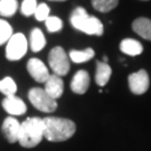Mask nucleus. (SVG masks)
Listing matches in <instances>:
<instances>
[{"label": "nucleus", "mask_w": 151, "mask_h": 151, "mask_svg": "<svg viewBox=\"0 0 151 151\" xmlns=\"http://www.w3.org/2000/svg\"><path fill=\"white\" fill-rule=\"evenodd\" d=\"M44 138L52 142H62L72 138L76 131L75 123L68 119L47 116L43 119Z\"/></svg>", "instance_id": "1"}, {"label": "nucleus", "mask_w": 151, "mask_h": 151, "mask_svg": "<svg viewBox=\"0 0 151 151\" xmlns=\"http://www.w3.org/2000/svg\"><path fill=\"white\" fill-rule=\"evenodd\" d=\"M44 138V123L40 118H28L20 123L18 142L24 148H34Z\"/></svg>", "instance_id": "2"}, {"label": "nucleus", "mask_w": 151, "mask_h": 151, "mask_svg": "<svg viewBox=\"0 0 151 151\" xmlns=\"http://www.w3.org/2000/svg\"><path fill=\"white\" fill-rule=\"evenodd\" d=\"M70 24L72 26L80 30L87 34V35H97L101 36L103 34L104 27L100 19L96 17L90 16L86 10L82 7H77L70 15Z\"/></svg>", "instance_id": "3"}, {"label": "nucleus", "mask_w": 151, "mask_h": 151, "mask_svg": "<svg viewBox=\"0 0 151 151\" xmlns=\"http://www.w3.org/2000/svg\"><path fill=\"white\" fill-rule=\"evenodd\" d=\"M28 99L35 108L45 113H52L57 109L56 100L52 99L45 92V90L40 88V87L32 88L28 92Z\"/></svg>", "instance_id": "4"}, {"label": "nucleus", "mask_w": 151, "mask_h": 151, "mask_svg": "<svg viewBox=\"0 0 151 151\" xmlns=\"http://www.w3.org/2000/svg\"><path fill=\"white\" fill-rule=\"evenodd\" d=\"M28 43L26 37L22 32L12 34V36L7 42L6 57L9 60H18L22 58L27 53Z\"/></svg>", "instance_id": "5"}, {"label": "nucleus", "mask_w": 151, "mask_h": 151, "mask_svg": "<svg viewBox=\"0 0 151 151\" xmlns=\"http://www.w3.org/2000/svg\"><path fill=\"white\" fill-rule=\"evenodd\" d=\"M48 63L55 75L64 76L70 70V60L68 56L65 53L64 48L56 46L50 50L48 56Z\"/></svg>", "instance_id": "6"}, {"label": "nucleus", "mask_w": 151, "mask_h": 151, "mask_svg": "<svg viewBox=\"0 0 151 151\" xmlns=\"http://www.w3.org/2000/svg\"><path fill=\"white\" fill-rule=\"evenodd\" d=\"M128 82H129L130 91L137 95H141V94L146 93L150 85L149 75H148L147 70H140L135 73L130 74L128 77Z\"/></svg>", "instance_id": "7"}, {"label": "nucleus", "mask_w": 151, "mask_h": 151, "mask_svg": "<svg viewBox=\"0 0 151 151\" xmlns=\"http://www.w3.org/2000/svg\"><path fill=\"white\" fill-rule=\"evenodd\" d=\"M27 70L32 78L38 83H45L50 75L46 65L38 58H30L28 60Z\"/></svg>", "instance_id": "8"}, {"label": "nucleus", "mask_w": 151, "mask_h": 151, "mask_svg": "<svg viewBox=\"0 0 151 151\" xmlns=\"http://www.w3.org/2000/svg\"><path fill=\"white\" fill-rule=\"evenodd\" d=\"M2 108L10 115H22L27 111V106L25 102L16 95L6 97L2 101Z\"/></svg>", "instance_id": "9"}, {"label": "nucleus", "mask_w": 151, "mask_h": 151, "mask_svg": "<svg viewBox=\"0 0 151 151\" xmlns=\"http://www.w3.org/2000/svg\"><path fill=\"white\" fill-rule=\"evenodd\" d=\"M90 80L91 78L86 70H77L70 82V90L76 94H84L90 86Z\"/></svg>", "instance_id": "10"}, {"label": "nucleus", "mask_w": 151, "mask_h": 151, "mask_svg": "<svg viewBox=\"0 0 151 151\" xmlns=\"http://www.w3.org/2000/svg\"><path fill=\"white\" fill-rule=\"evenodd\" d=\"M44 90L52 99L57 100L63 95L64 82L60 78V76H57L55 74L49 75L48 80L45 82V88Z\"/></svg>", "instance_id": "11"}, {"label": "nucleus", "mask_w": 151, "mask_h": 151, "mask_svg": "<svg viewBox=\"0 0 151 151\" xmlns=\"http://www.w3.org/2000/svg\"><path fill=\"white\" fill-rule=\"evenodd\" d=\"M19 130H20V123L18 122V120L12 116H8L2 123V133L10 143H15L18 141Z\"/></svg>", "instance_id": "12"}, {"label": "nucleus", "mask_w": 151, "mask_h": 151, "mask_svg": "<svg viewBox=\"0 0 151 151\" xmlns=\"http://www.w3.org/2000/svg\"><path fill=\"white\" fill-rule=\"evenodd\" d=\"M132 29L134 30L140 37L147 40H151V20L145 17L137 18L132 22Z\"/></svg>", "instance_id": "13"}, {"label": "nucleus", "mask_w": 151, "mask_h": 151, "mask_svg": "<svg viewBox=\"0 0 151 151\" xmlns=\"http://www.w3.org/2000/svg\"><path fill=\"white\" fill-rule=\"evenodd\" d=\"M121 52L129 56H138L143 52V46L140 42L132 39V38H125L120 44Z\"/></svg>", "instance_id": "14"}, {"label": "nucleus", "mask_w": 151, "mask_h": 151, "mask_svg": "<svg viewBox=\"0 0 151 151\" xmlns=\"http://www.w3.org/2000/svg\"><path fill=\"white\" fill-rule=\"evenodd\" d=\"M112 74V70L108 63L97 62L96 63V73H95V82L99 86H104L108 84L109 80Z\"/></svg>", "instance_id": "15"}, {"label": "nucleus", "mask_w": 151, "mask_h": 151, "mask_svg": "<svg viewBox=\"0 0 151 151\" xmlns=\"http://www.w3.org/2000/svg\"><path fill=\"white\" fill-rule=\"evenodd\" d=\"M45 45H46V38L44 36L43 32L39 28L32 29L30 34V48L32 52L37 53L42 50L45 47Z\"/></svg>", "instance_id": "16"}, {"label": "nucleus", "mask_w": 151, "mask_h": 151, "mask_svg": "<svg viewBox=\"0 0 151 151\" xmlns=\"http://www.w3.org/2000/svg\"><path fill=\"white\" fill-rule=\"evenodd\" d=\"M94 50L92 48H86L84 50H70V60H73L76 64H81V63H85L87 60H92L94 57Z\"/></svg>", "instance_id": "17"}, {"label": "nucleus", "mask_w": 151, "mask_h": 151, "mask_svg": "<svg viewBox=\"0 0 151 151\" xmlns=\"http://www.w3.org/2000/svg\"><path fill=\"white\" fill-rule=\"evenodd\" d=\"M92 6L100 12H109L118 6L119 0H91Z\"/></svg>", "instance_id": "18"}, {"label": "nucleus", "mask_w": 151, "mask_h": 151, "mask_svg": "<svg viewBox=\"0 0 151 151\" xmlns=\"http://www.w3.org/2000/svg\"><path fill=\"white\" fill-rule=\"evenodd\" d=\"M17 8H18L17 0H0V16H14L16 14Z\"/></svg>", "instance_id": "19"}, {"label": "nucleus", "mask_w": 151, "mask_h": 151, "mask_svg": "<svg viewBox=\"0 0 151 151\" xmlns=\"http://www.w3.org/2000/svg\"><path fill=\"white\" fill-rule=\"evenodd\" d=\"M0 92L7 96H12L17 92V84L11 77H5L0 81Z\"/></svg>", "instance_id": "20"}, {"label": "nucleus", "mask_w": 151, "mask_h": 151, "mask_svg": "<svg viewBox=\"0 0 151 151\" xmlns=\"http://www.w3.org/2000/svg\"><path fill=\"white\" fill-rule=\"evenodd\" d=\"M12 36V28L4 19H0V46L6 44Z\"/></svg>", "instance_id": "21"}, {"label": "nucleus", "mask_w": 151, "mask_h": 151, "mask_svg": "<svg viewBox=\"0 0 151 151\" xmlns=\"http://www.w3.org/2000/svg\"><path fill=\"white\" fill-rule=\"evenodd\" d=\"M45 24H46V28H47V30L49 32H57L63 28L62 19H60L58 17L56 16H49L45 20Z\"/></svg>", "instance_id": "22"}, {"label": "nucleus", "mask_w": 151, "mask_h": 151, "mask_svg": "<svg viewBox=\"0 0 151 151\" xmlns=\"http://www.w3.org/2000/svg\"><path fill=\"white\" fill-rule=\"evenodd\" d=\"M37 8V1L36 0H24L22 4L20 11L24 16H32L35 14V10Z\"/></svg>", "instance_id": "23"}, {"label": "nucleus", "mask_w": 151, "mask_h": 151, "mask_svg": "<svg viewBox=\"0 0 151 151\" xmlns=\"http://www.w3.org/2000/svg\"><path fill=\"white\" fill-rule=\"evenodd\" d=\"M35 17L38 22H44L49 17V7L46 4L37 5V8L35 10Z\"/></svg>", "instance_id": "24"}, {"label": "nucleus", "mask_w": 151, "mask_h": 151, "mask_svg": "<svg viewBox=\"0 0 151 151\" xmlns=\"http://www.w3.org/2000/svg\"><path fill=\"white\" fill-rule=\"evenodd\" d=\"M108 56H103V62H104V63H106V62H108Z\"/></svg>", "instance_id": "25"}, {"label": "nucleus", "mask_w": 151, "mask_h": 151, "mask_svg": "<svg viewBox=\"0 0 151 151\" xmlns=\"http://www.w3.org/2000/svg\"><path fill=\"white\" fill-rule=\"evenodd\" d=\"M50 1H66V0H50Z\"/></svg>", "instance_id": "26"}]
</instances>
